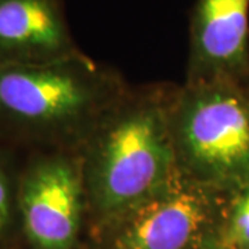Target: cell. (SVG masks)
<instances>
[{
  "mask_svg": "<svg viewBox=\"0 0 249 249\" xmlns=\"http://www.w3.org/2000/svg\"><path fill=\"white\" fill-rule=\"evenodd\" d=\"M124 93L118 76L82 53L45 64L0 62V139L79 151Z\"/></svg>",
  "mask_w": 249,
  "mask_h": 249,
  "instance_id": "obj_1",
  "label": "cell"
},
{
  "mask_svg": "<svg viewBox=\"0 0 249 249\" xmlns=\"http://www.w3.org/2000/svg\"><path fill=\"white\" fill-rule=\"evenodd\" d=\"M168 98L124 93L79 148L86 206L101 224L152 194L178 169Z\"/></svg>",
  "mask_w": 249,
  "mask_h": 249,
  "instance_id": "obj_2",
  "label": "cell"
},
{
  "mask_svg": "<svg viewBox=\"0 0 249 249\" xmlns=\"http://www.w3.org/2000/svg\"><path fill=\"white\" fill-rule=\"evenodd\" d=\"M178 168L231 193L249 183V86L245 80L186 82L168 98Z\"/></svg>",
  "mask_w": 249,
  "mask_h": 249,
  "instance_id": "obj_3",
  "label": "cell"
},
{
  "mask_svg": "<svg viewBox=\"0 0 249 249\" xmlns=\"http://www.w3.org/2000/svg\"><path fill=\"white\" fill-rule=\"evenodd\" d=\"M230 193L176 169L162 186L103 224L106 249H205L219 245Z\"/></svg>",
  "mask_w": 249,
  "mask_h": 249,
  "instance_id": "obj_4",
  "label": "cell"
},
{
  "mask_svg": "<svg viewBox=\"0 0 249 249\" xmlns=\"http://www.w3.org/2000/svg\"><path fill=\"white\" fill-rule=\"evenodd\" d=\"M85 208L79 155L71 151L40 155L18 178V214L35 249H71Z\"/></svg>",
  "mask_w": 249,
  "mask_h": 249,
  "instance_id": "obj_5",
  "label": "cell"
},
{
  "mask_svg": "<svg viewBox=\"0 0 249 249\" xmlns=\"http://www.w3.org/2000/svg\"><path fill=\"white\" fill-rule=\"evenodd\" d=\"M248 76L249 0H198L190 27L186 82Z\"/></svg>",
  "mask_w": 249,
  "mask_h": 249,
  "instance_id": "obj_6",
  "label": "cell"
},
{
  "mask_svg": "<svg viewBox=\"0 0 249 249\" xmlns=\"http://www.w3.org/2000/svg\"><path fill=\"white\" fill-rule=\"evenodd\" d=\"M79 53L62 0H0V62L45 64Z\"/></svg>",
  "mask_w": 249,
  "mask_h": 249,
  "instance_id": "obj_7",
  "label": "cell"
},
{
  "mask_svg": "<svg viewBox=\"0 0 249 249\" xmlns=\"http://www.w3.org/2000/svg\"><path fill=\"white\" fill-rule=\"evenodd\" d=\"M222 249H249V183L230 193L219 232Z\"/></svg>",
  "mask_w": 249,
  "mask_h": 249,
  "instance_id": "obj_8",
  "label": "cell"
},
{
  "mask_svg": "<svg viewBox=\"0 0 249 249\" xmlns=\"http://www.w3.org/2000/svg\"><path fill=\"white\" fill-rule=\"evenodd\" d=\"M17 180H13L4 163L0 160V235L9 230L17 212Z\"/></svg>",
  "mask_w": 249,
  "mask_h": 249,
  "instance_id": "obj_9",
  "label": "cell"
}]
</instances>
